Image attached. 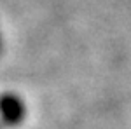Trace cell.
<instances>
[{"instance_id":"cell-1","label":"cell","mask_w":131,"mask_h":129,"mask_svg":"<svg viewBox=\"0 0 131 129\" xmlns=\"http://www.w3.org/2000/svg\"><path fill=\"white\" fill-rule=\"evenodd\" d=\"M26 108L23 99L14 92H4L0 94V122L7 127L19 126L25 120Z\"/></svg>"},{"instance_id":"cell-2","label":"cell","mask_w":131,"mask_h":129,"mask_svg":"<svg viewBox=\"0 0 131 129\" xmlns=\"http://www.w3.org/2000/svg\"><path fill=\"white\" fill-rule=\"evenodd\" d=\"M0 52H2V39H0Z\"/></svg>"},{"instance_id":"cell-3","label":"cell","mask_w":131,"mask_h":129,"mask_svg":"<svg viewBox=\"0 0 131 129\" xmlns=\"http://www.w3.org/2000/svg\"><path fill=\"white\" fill-rule=\"evenodd\" d=\"M2 126H4V124H2V122H0V129H2Z\"/></svg>"}]
</instances>
